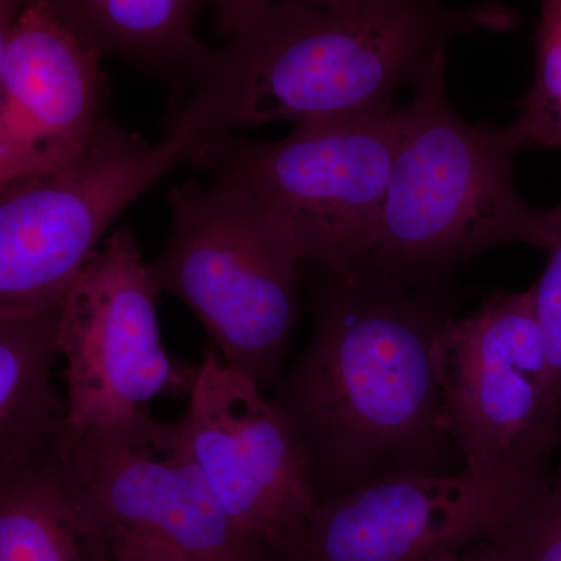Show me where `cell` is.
Wrapping results in <instances>:
<instances>
[{
  "label": "cell",
  "mask_w": 561,
  "mask_h": 561,
  "mask_svg": "<svg viewBox=\"0 0 561 561\" xmlns=\"http://www.w3.org/2000/svg\"><path fill=\"white\" fill-rule=\"evenodd\" d=\"M445 297L359 265L321 272L311 341L271 398L300 445L317 504L365 483L431 474L453 442L438 346Z\"/></svg>",
  "instance_id": "obj_1"
},
{
  "label": "cell",
  "mask_w": 561,
  "mask_h": 561,
  "mask_svg": "<svg viewBox=\"0 0 561 561\" xmlns=\"http://www.w3.org/2000/svg\"><path fill=\"white\" fill-rule=\"evenodd\" d=\"M515 10L497 0L453 9L442 0H275L227 39L171 116L208 138L275 122L390 111L449 41L511 32Z\"/></svg>",
  "instance_id": "obj_2"
},
{
  "label": "cell",
  "mask_w": 561,
  "mask_h": 561,
  "mask_svg": "<svg viewBox=\"0 0 561 561\" xmlns=\"http://www.w3.org/2000/svg\"><path fill=\"white\" fill-rule=\"evenodd\" d=\"M401 111L378 238L360 265L420 283L504 243L551 249L561 205L534 208L513 183L518 147L505 128L470 124L446 91V49Z\"/></svg>",
  "instance_id": "obj_3"
},
{
  "label": "cell",
  "mask_w": 561,
  "mask_h": 561,
  "mask_svg": "<svg viewBox=\"0 0 561 561\" xmlns=\"http://www.w3.org/2000/svg\"><path fill=\"white\" fill-rule=\"evenodd\" d=\"M171 228L151 272L183 301L232 370L262 390L280 378L300 317L297 243L250 194L213 181L168 194Z\"/></svg>",
  "instance_id": "obj_4"
},
{
  "label": "cell",
  "mask_w": 561,
  "mask_h": 561,
  "mask_svg": "<svg viewBox=\"0 0 561 561\" xmlns=\"http://www.w3.org/2000/svg\"><path fill=\"white\" fill-rule=\"evenodd\" d=\"M401 111L297 124L262 142L227 133L191 164L262 203L289 231L302 262L343 273L370 256L401 138Z\"/></svg>",
  "instance_id": "obj_5"
},
{
  "label": "cell",
  "mask_w": 561,
  "mask_h": 561,
  "mask_svg": "<svg viewBox=\"0 0 561 561\" xmlns=\"http://www.w3.org/2000/svg\"><path fill=\"white\" fill-rule=\"evenodd\" d=\"M208 140L168 116L150 142L106 114L72 160L0 184V319L57 308L122 210Z\"/></svg>",
  "instance_id": "obj_6"
},
{
  "label": "cell",
  "mask_w": 561,
  "mask_h": 561,
  "mask_svg": "<svg viewBox=\"0 0 561 561\" xmlns=\"http://www.w3.org/2000/svg\"><path fill=\"white\" fill-rule=\"evenodd\" d=\"M443 412L463 471L526 502L552 478L561 423L531 287L454 317L438 346Z\"/></svg>",
  "instance_id": "obj_7"
},
{
  "label": "cell",
  "mask_w": 561,
  "mask_h": 561,
  "mask_svg": "<svg viewBox=\"0 0 561 561\" xmlns=\"http://www.w3.org/2000/svg\"><path fill=\"white\" fill-rule=\"evenodd\" d=\"M160 294L130 228L102 242L70 284L60 302L62 440L146 412L161 394L190 398L197 367L173 359L162 345Z\"/></svg>",
  "instance_id": "obj_8"
},
{
  "label": "cell",
  "mask_w": 561,
  "mask_h": 561,
  "mask_svg": "<svg viewBox=\"0 0 561 561\" xmlns=\"http://www.w3.org/2000/svg\"><path fill=\"white\" fill-rule=\"evenodd\" d=\"M61 448L117 541L151 542L194 561H271L210 489L183 416L140 412Z\"/></svg>",
  "instance_id": "obj_9"
},
{
  "label": "cell",
  "mask_w": 561,
  "mask_h": 561,
  "mask_svg": "<svg viewBox=\"0 0 561 561\" xmlns=\"http://www.w3.org/2000/svg\"><path fill=\"white\" fill-rule=\"evenodd\" d=\"M183 415L191 448L236 526L271 561L300 546L317 508L308 465L257 383L209 345Z\"/></svg>",
  "instance_id": "obj_10"
},
{
  "label": "cell",
  "mask_w": 561,
  "mask_h": 561,
  "mask_svg": "<svg viewBox=\"0 0 561 561\" xmlns=\"http://www.w3.org/2000/svg\"><path fill=\"white\" fill-rule=\"evenodd\" d=\"M103 57L43 0H0V184L60 168L106 116Z\"/></svg>",
  "instance_id": "obj_11"
},
{
  "label": "cell",
  "mask_w": 561,
  "mask_h": 561,
  "mask_svg": "<svg viewBox=\"0 0 561 561\" xmlns=\"http://www.w3.org/2000/svg\"><path fill=\"white\" fill-rule=\"evenodd\" d=\"M519 505L463 470L365 483L317 504L286 561H437L485 540Z\"/></svg>",
  "instance_id": "obj_12"
},
{
  "label": "cell",
  "mask_w": 561,
  "mask_h": 561,
  "mask_svg": "<svg viewBox=\"0 0 561 561\" xmlns=\"http://www.w3.org/2000/svg\"><path fill=\"white\" fill-rule=\"evenodd\" d=\"M116 546L61 443L0 465V561H114Z\"/></svg>",
  "instance_id": "obj_13"
},
{
  "label": "cell",
  "mask_w": 561,
  "mask_h": 561,
  "mask_svg": "<svg viewBox=\"0 0 561 561\" xmlns=\"http://www.w3.org/2000/svg\"><path fill=\"white\" fill-rule=\"evenodd\" d=\"M47 10L103 58L171 84L173 102L194 87L213 47L195 36L208 0H43Z\"/></svg>",
  "instance_id": "obj_14"
},
{
  "label": "cell",
  "mask_w": 561,
  "mask_h": 561,
  "mask_svg": "<svg viewBox=\"0 0 561 561\" xmlns=\"http://www.w3.org/2000/svg\"><path fill=\"white\" fill-rule=\"evenodd\" d=\"M58 354L60 305L0 319V465L33 459L60 445L68 408L50 382Z\"/></svg>",
  "instance_id": "obj_15"
},
{
  "label": "cell",
  "mask_w": 561,
  "mask_h": 561,
  "mask_svg": "<svg viewBox=\"0 0 561 561\" xmlns=\"http://www.w3.org/2000/svg\"><path fill=\"white\" fill-rule=\"evenodd\" d=\"M518 150H561V0H542L535 76L522 113L505 128Z\"/></svg>",
  "instance_id": "obj_16"
},
{
  "label": "cell",
  "mask_w": 561,
  "mask_h": 561,
  "mask_svg": "<svg viewBox=\"0 0 561 561\" xmlns=\"http://www.w3.org/2000/svg\"><path fill=\"white\" fill-rule=\"evenodd\" d=\"M482 545L496 561H561V489L552 478Z\"/></svg>",
  "instance_id": "obj_17"
},
{
  "label": "cell",
  "mask_w": 561,
  "mask_h": 561,
  "mask_svg": "<svg viewBox=\"0 0 561 561\" xmlns=\"http://www.w3.org/2000/svg\"><path fill=\"white\" fill-rule=\"evenodd\" d=\"M548 251V264L530 287L548 353L552 411L561 423V225Z\"/></svg>",
  "instance_id": "obj_18"
},
{
  "label": "cell",
  "mask_w": 561,
  "mask_h": 561,
  "mask_svg": "<svg viewBox=\"0 0 561 561\" xmlns=\"http://www.w3.org/2000/svg\"><path fill=\"white\" fill-rule=\"evenodd\" d=\"M273 2L275 0H208L214 9L217 31L227 39L249 27L251 22L260 18L262 11ZM306 2L319 3L320 0H306Z\"/></svg>",
  "instance_id": "obj_19"
},
{
  "label": "cell",
  "mask_w": 561,
  "mask_h": 561,
  "mask_svg": "<svg viewBox=\"0 0 561 561\" xmlns=\"http://www.w3.org/2000/svg\"><path fill=\"white\" fill-rule=\"evenodd\" d=\"M114 561H194L151 542L117 541Z\"/></svg>",
  "instance_id": "obj_20"
},
{
  "label": "cell",
  "mask_w": 561,
  "mask_h": 561,
  "mask_svg": "<svg viewBox=\"0 0 561 561\" xmlns=\"http://www.w3.org/2000/svg\"><path fill=\"white\" fill-rule=\"evenodd\" d=\"M437 561H496L494 557L486 551L482 541L476 542L463 551L449 552L442 556Z\"/></svg>",
  "instance_id": "obj_21"
},
{
  "label": "cell",
  "mask_w": 561,
  "mask_h": 561,
  "mask_svg": "<svg viewBox=\"0 0 561 561\" xmlns=\"http://www.w3.org/2000/svg\"><path fill=\"white\" fill-rule=\"evenodd\" d=\"M552 482L556 483V485L559 486V489H561V465L559 470L552 472Z\"/></svg>",
  "instance_id": "obj_22"
}]
</instances>
